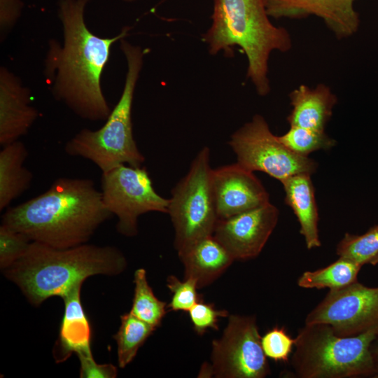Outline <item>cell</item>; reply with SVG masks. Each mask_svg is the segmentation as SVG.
Masks as SVG:
<instances>
[{
	"instance_id": "obj_1",
	"label": "cell",
	"mask_w": 378,
	"mask_h": 378,
	"mask_svg": "<svg viewBox=\"0 0 378 378\" xmlns=\"http://www.w3.org/2000/svg\"><path fill=\"white\" fill-rule=\"evenodd\" d=\"M89 0H59L57 14L62 26V41L48 42L45 74L55 98L79 117L90 121L106 120L111 110L104 95L101 77L112 46L130 28L112 38L92 33L85 21Z\"/></svg>"
},
{
	"instance_id": "obj_2",
	"label": "cell",
	"mask_w": 378,
	"mask_h": 378,
	"mask_svg": "<svg viewBox=\"0 0 378 378\" xmlns=\"http://www.w3.org/2000/svg\"><path fill=\"white\" fill-rule=\"evenodd\" d=\"M113 215L89 178H57L48 190L1 216V224L36 241L57 248L87 243Z\"/></svg>"
},
{
	"instance_id": "obj_3",
	"label": "cell",
	"mask_w": 378,
	"mask_h": 378,
	"mask_svg": "<svg viewBox=\"0 0 378 378\" xmlns=\"http://www.w3.org/2000/svg\"><path fill=\"white\" fill-rule=\"evenodd\" d=\"M127 265L126 258L115 246L85 243L57 248L31 241L2 273L36 307L52 297L62 298L90 276L118 275Z\"/></svg>"
},
{
	"instance_id": "obj_4",
	"label": "cell",
	"mask_w": 378,
	"mask_h": 378,
	"mask_svg": "<svg viewBox=\"0 0 378 378\" xmlns=\"http://www.w3.org/2000/svg\"><path fill=\"white\" fill-rule=\"evenodd\" d=\"M264 0H214L211 23L202 34L209 52L232 57L239 46L246 55V77L256 92H270L269 60L273 51L286 52L293 46L288 31L270 20Z\"/></svg>"
},
{
	"instance_id": "obj_5",
	"label": "cell",
	"mask_w": 378,
	"mask_h": 378,
	"mask_svg": "<svg viewBox=\"0 0 378 378\" xmlns=\"http://www.w3.org/2000/svg\"><path fill=\"white\" fill-rule=\"evenodd\" d=\"M120 46L127 62V72L117 104L101 128L81 130L64 147L69 155L90 160L102 173L121 164L141 167L145 160L133 136L132 109L146 52L124 38L120 40Z\"/></svg>"
},
{
	"instance_id": "obj_6",
	"label": "cell",
	"mask_w": 378,
	"mask_h": 378,
	"mask_svg": "<svg viewBox=\"0 0 378 378\" xmlns=\"http://www.w3.org/2000/svg\"><path fill=\"white\" fill-rule=\"evenodd\" d=\"M378 326L340 336L326 323L304 324L295 338L290 365L300 378H357L374 375L371 344Z\"/></svg>"
},
{
	"instance_id": "obj_7",
	"label": "cell",
	"mask_w": 378,
	"mask_h": 378,
	"mask_svg": "<svg viewBox=\"0 0 378 378\" xmlns=\"http://www.w3.org/2000/svg\"><path fill=\"white\" fill-rule=\"evenodd\" d=\"M209 160L210 150L205 146L172 190L167 214L174 228V246L178 253L212 235L218 220Z\"/></svg>"
},
{
	"instance_id": "obj_8",
	"label": "cell",
	"mask_w": 378,
	"mask_h": 378,
	"mask_svg": "<svg viewBox=\"0 0 378 378\" xmlns=\"http://www.w3.org/2000/svg\"><path fill=\"white\" fill-rule=\"evenodd\" d=\"M237 162L253 172H264L280 182L298 174H312L318 163L288 148L272 134L263 116L255 114L230 136Z\"/></svg>"
},
{
	"instance_id": "obj_9",
	"label": "cell",
	"mask_w": 378,
	"mask_h": 378,
	"mask_svg": "<svg viewBox=\"0 0 378 378\" xmlns=\"http://www.w3.org/2000/svg\"><path fill=\"white\" fill-rule=\"evenodd\" d=\"M102 198L105 208L118 218L116 229L126 237L138 234V218L146 213H167L169 199L156 192L148 172L121 164L102 173Z\"/></svg>"
},
{
	"instance_id": "obj_10",
	"label": "cell",
	"mask_w": 378,
	"mask_h": 378,
	"mask_svg": "<svg viewBox=\"0 0 378 378\" xmlns=\"http://www.w3.org/2000/svg\"><path fill=\"white\" fill-rule=\"evenodd\" d=\"M206 374L217 378H264L270 368L255 316L230 315L221 337L211 344Z\"/></svg>"
},
{
	"instance_id": "obj_11",
	"label": "cell",
	"mask_w": 378,
	"mask_h": 378,
	"mask_svg": "<svg viewBox=\"0 0 378 378\" xmlns=\"http://www.w3.org/2000/svg\"><path fill=\"white\" fill-rule=\"evenodd\" d=\"M326 323L340 336H354L378 326V287L358 281L330 290L307 315L304 324Z\"/></svg>"
},
{
	"instance_id": "obj_12",
	"label": "cell",
	"mask_w": 378,
	"mask_h": 378,
	"mask_svg": "<svg viewBox=\"0 0 378 378\" xmlns=\"http://www.w3.org/2000/svg\"><path fill=\"white\" fill-rule=\"evenodd\" d=\"M278 209L268 202L251 210L218 219L213 235L235 260L257 257L274 230Z\"/></svg>"
},
{
	"instance_id": "obj_13",
	"label": "cell",
	"mask_w": 378,
	"mask_h": 378,
	"mask_svg": "<svg viewBox=\"0 0 378 378\" xmlns=\"http://www.w3.org/2000/svg\"><path fill=\"white\" fill-rule=\"evenodd\" d=\"M212 188L218 219L270 202L267 191L253 172L237 162L212 170Z\"/></svg>"
},
{
	"instance_id": "obj_14",
	"label": "cell",
	"mask_w": 378,
	"mask_h": 378,
	"mask_svg": "<svg viewBox=\"0 0 378 378\" xmlns=\"http://www.w3.org/2000/svg\"><path fill=\"white\" fill-rule=\"evenodd\" d=\"M264 1L270 18L293 19L314 15L321 19L338 39L352 36L359 28V16L354 7L356 0Z\"/></svg>"
},
{
	"instance_id": "obj_15",
	"label": "cell",
	"mask_w": 378,
	"mask_h": 378,
	"mask_svg": "<svg viewBox=\"0 0 378 378\" xmlns=\"http://www.w3.org/2000/svg\"><path fill=\"white\" fill-rule=\"evenodd\" d=\"M31 93L20 78L0 68V144L4 146L25 135L38 117L31 105Z\"/></svg>"
},
{
	"instance_id": "obj_16",
	"label": "cell",
	"mask_w": 378,
	"mask_h": 378,
	"mask_svg": "<svg viewBox=\"0 0 378 378\" xmlns=\"http://www.w3.org/2000/svg\"><path fill=\"white\" fill-rule=\"evenodd\" d=\"M82 285L75 286L62 298L64 312L53 349L57 363L65 361L72 354L91 351L92 332L80 300Z\"/></svg>"
},
{
	"instance_id": "obj_17",
	"label": "cell",
	"mask_w": 378,
	"mask_h": 378,
	"mask_svg": "<svg viewBox=\"0 0 378 378\" xmlns=\"http://www.w3.org/2000/svg\"><path fill=\"white\" fill-rule=\"evenodd\" d=\"M289 99L292 110L287 121L290 126L317 131H325L337 102L335 94L323 83L314 88L300 85L290 92Z\"/></svg>"
},
{
	"instance_id": "obj_18",
	"label": "cell",
	"mask_w": 378,
	"mask_h": 378,
	"mask_svg": "<svg viewBox=\"0 0 378 378\" xmlns=\"http://www.w3.org/2000/svg\"><path fill=\"white\" fill-rule=\"evenodd\" d=\"M178 255L184 266V278L194 279L198 288L211 284L234 260L213 234L198 240Z\"/></svg>"
},
{
	"instance_id": "obj_19",
	"label": "cell",
	"mask_w": 378,
	"mask_h": 378,
	"mask_svg": "<svg viewBox=\"0 0 378 378\" xmlns=\"http://www.w3.org/2000/svg\"><path fill=\"white\" fill-rule=\"evenodd\" d=\"M285 192V203L291 208L300 224L308 249L321 245L318 231V211L311 174H298L281 182Z\"/></svg>"
},
{
	"instance_id": "obj_20",
	"label": "cell",
	"mask_w": 378,
	"mask_h": 378,
	"mask_svg": "<svg viewBox=\"0 0 378 378\" xmlns=\"http://www.w3.org/2000/svg\"><path fill=\"white\" fill-rule=\"evenodd\" d=\"M27 156L25 145L19 140L4 146L0 151L1 211L31 186L32 174L23 165Z\"/></svg>"
},
{
	"instance_id": "obj_21",
	"label": "cell",
	"mask_w": 378,
	"mask_h": 378,
	"mask_svg": "<svg viewBox=\"0 0 378 378\" xmlns=\"http://www.w3.org/2000/svg\"><path fill=\"white\" fill-rule=\"evenodd\" d=\"M361 267L349 259L339 257L325 267L303 272L297 284L302 288L340 289L358 281Z\"/></svg>"
},
{
	"instance_id": "obj_22",
	"label": "cell",
	"mask_w": 378,
	"mask_h": 378,
	"mask_svg": "<svg viewBox=\"0 0 378 378\" xmlns=\"http://www.w3.org/2000/svg\"><path fill=\"white\" fill-rule=\"evenodd\" d=\"M155 329L130 312L120 316V326L113 335L120 368H124L133 360L139 348Z\"/></svg>"
},
{
	"instance_id": "obj_23",
	"label": "cell",
	"mask_w": 378,
	"mask_h": 378,
	"mask_svg": "<svg viewBox=\"0 0 378 378\" xmlns=\"http://www.w3.org/2000/svg\"><path fill=\"white\" fill-rule=\"evenodd\" d=\"M134 293L130 312L157 328L167 314V304L156 298L148 283L146 270L137 269L134 275Z\"/></svg>"
},
{
	"instance_id": "obj_24",
	"label": "cell",
	"mask_w": 378,
	"mask_h": 378,
	"mask_svg": "<svg viewBox=\"0 0 378 378\" xmlns=\"http://www.w3.org/2000/svg\"><path fill=\"white\" fill-rule=\"evenodd\" d=\"M336 253L361 266L378 264V225L363 234L346 233L336 246Z\"/></svg>"
},
{
	"instance_id": "obj_25",
	"label": "cell",
	"mask_w": 378,
	"mask_h": 378,
	"mask_svg": "<svg viewBox=\"0 0 378 378\" xmlns=\"http://www.w3.org/2000/svg\"><path fill=\"white\" fill-rule=\"evenodd\" d=\"M279 141L293 153L304 157L319 150H328L335 146L336 141L325 131H317L299 126H290Z\"/></svg>"
},
{
	"instance_id": "obj_26",
	"label": "cell",
	"mask_w": 378,
	"mask_h": 378,
	"mask_svg": "<svg viewBox=\"0 0 378 378\" xmlns=\"http://www.w3.org/2000/svg\"><path fill=\"white\" fill-rule=\"evenodd\" d=\"M167 286L172 293L167 308L171 311L188 312L195 304L202 298L197 291V281L192 278H184L181 281L173 275L168 276Z\"/></svg>"
},
{
	"instance_id": "obj_27",
	"label": "cell",
	"mask_w": 378,
	"mask_h": 378,
	"mask_svg": "<svg viewBox=\"0 0 378 378\" xmlns=\"http://www.w3.org/2000/svg\"><path fill=\"white\" fill-rule=\"evenodd\" d=\"M31 241L24 234L4 225L0 226V268H7L20 258Z\"/></svg>"
},
{
	"instance_id": "obj_28",
	"label": "cell",
	"mask_w": 378,
	"mask_h": 378,
	"mask_svg": "<svg viewBox=\"0 0 378 378\" xmlns=\"http://www.w3.org/2000/svg\"><path fill=\"white\" fill-rule=\"evenodd\" d=\"M261 345L267 358L276 362H287L293 353L295 339L284 326H275L261 337Z\"/></svg>"
},
{
	"instance_id": "obj_29",
	"label": "cell",
	"mask_w": 378,
	"mask_h": 378,
	"mask_svg": "<svg viewBox=\"0 0 378 378\" xmlns=\"http://www.w3.org/2000/svg\"><path fill=\"white\" fill-rule=\"evenodd\" d=\"M194 330L204 335L209 329L218 330V320L229 316L226 310L216 309L213 304L205 302L201 298L188 311Z\"/></svg>"
},
{
	"instance_id": "obj_30",
	"label": "cell",
	"mask_w": 378,
	"mask_h": 378,
	"mask_svg": "<svg viewBox=\"0 0 378 378\" xmlns=\"http://www.w3.org/2000/svg\"><path fill=\"white\" fill-rule=\"evenodd\" d=\"M80 361L81 378H115L118 369L111 363L99 364L94 360L92 351L77 355Z\"/></svg>"
},
{
	"instance_id": "obj_31",
	"label": "cell",
	"mask_w": 378,
	"mask_h": 378,
	"mask_svg": "<svg viewBox=\"0 0 378 378\" xmlns=\"http://www.w3.org/2000/svg\"><path fill=\"white\" fill-rule=\"evenodd\" d=\"M23 9L22 0H0V32L4 40L18 21Z\"/></svg>"
},
{
	"instance_id": "obj_32",
	"label": "cell",
	"mask_w": 378,
	"mask_h": 378,
	"mask_svg": "<svg viewBox=\"0 0 378 378\" xmlns=\"http://www.w3.org/2000/svg\"><path fill=\"white\" fill-rule=\"evenodd\" d=\"M374 367V378H378V336L372 342L370 347Z\"/></svg>"
},
{
	"instance_id": "obj_33",
	"label": "cell",
	"mask_w": 378,
	"mask_h": 378,
	"mask_svg": "<svg viewBox=\"0 0 378 378\" xmlns=\"http://www.w3.org/2000/svg\"><path fill=\"white\" fill-rule=\"evenodd\" d=\"M123 1H125L126 2H133V1H135L136 0H123Z\"/></svg>"
}]
</instances>
